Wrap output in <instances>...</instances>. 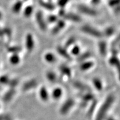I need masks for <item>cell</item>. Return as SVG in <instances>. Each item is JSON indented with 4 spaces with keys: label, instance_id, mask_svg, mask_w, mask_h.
Returning a JSON list of instances; mask_svg holds the SVG:
<instances>
[{
    "label": "cell",
    "instance_id": "d6986e66",
    "mask_svg": "<svg viewBox=\"0 0 120 120\" xmlns=\"http://www.w3.org/2000/svg\"><path fill=\"white\" fill-rule=\"evenodd\" d=\"M109 64H110L111 66H113L118 70V71L120 70V60L118 58L117 56H113L112 55L109 58L108 60Z\"/></svg>",
    "mask_w": 120,
    "mask_h": 120
},
{
    "label": "cell",
    "instance_id": "ba28073f",
    "mask_svg": "<svg viewBox=\"0 0 120 120\" xmlns=\"http://www.w3.org/2000/svg\"><path fill=\"white\" fill-rule=\"evenodd\" d=\"M56 51L58 55L64 59L68 61H71L72 60V57L70 55V52L68 49H66L64 46L62 45H58L56 48Z\"/></svg>",
    "mask_w": 120,
    "mask_h": 120
},
{
    "label": "cell",
    "instance_id": "7a4b0ae2",
    "mask_svg": "<svg viewBox=\"0 0 120 120\" xmlns=\"http://www.w3.org/2000/svg\"><path fill=\"white\" fill-rule=\"evenodd\" d=\"M80 31L83 34L93 38L101 39L103 37L101 31L90 25H82L80 27Z\"/></svg>",
    "mask_w": 120,
    "mask_h": 120
},
{
    "label": "cell",
    "instance_id": "6da1fadb",
    "mask_svg": "<svg viewBox=\"0 0 120 120\" xmlns=\"http://www.w3.org/2000/svg\"><path fill=\"white\" fill-rule=\"evenodd\" d=\"M115 97L112 94H109L106 97V100L103 102L102 105L99 109L96 120H103L107 111L113 103Z\"/></svg>",
    "mask_w": 120,
    "mask_h": 120
},
{
    "label": "cell",
    "instance_id": "30bf717a",
    "mask_svg": "<svg viewBox=\"0 0 120 120\" xmlns=\"http://www.w3.org/2000/svg\"><path fill=\"white\" fill-rule=\"evenodd\" d=\"M95 66V62L92 60H88L80 63L79 69L82 72H87L92 69Z\"/></svg>",
    "mask_w": 120,
    "mask_h": 120
},
{
    "label": "cell",
    "instance_id": "d590c367",
    "mask_svg": "<svg viewBox=\"0 0 120 120\" xmlns=\"http://www.w3.org/2000/svg\"><path fill=\"white\" fill-rule=\"evenodd\" d=\"M70 0H57V5L60 8H64L67 4L70 2Z\"/></svg>",
    "mask_w": 120,
    "mask_h": 120
},
{
    "label": "cell",
    "instance_id": "b9f144b4",
    "mask_svg": "<svg viewBox=\"0 0 120 120\" xmlns=\"http://www.w3.org/2000/svg\"><path fill=\"white\" fill-rule=\"evenodd\" d=\"M4 33H3V31H2V28H1L0 27V38H2L4 37Z\"/></svg>",
    "mask_w": 120,
    "mask_h": 120
},
{
    "label": "cell",
    "instance_id": "60d3db41",
    "mask_svg": "<svg viewBox=\"0 0 120 120\" xmlns=\"http://www.w3.org/2000/svg\"><path fill=\"white\" fill-rule=\"evenodd\" d=\"M101 0H91V3L93 5L96 6L100 4V3L101 2Z\"/></svg>",
    "mask_w": 120,
    "mask_h": 120
},
{
    "label": "cell",
    "instance_id": "74e56055",
    "mask_svg": "<svg viewBox=\"0 0 120 120\" xmlns=\"http://www.w3.org/2000/svg\"><path fill=\"white\" fill-rule=\"evenodd\" d=\"M96 103H97L96 101H94V102L92 103V104L91 105V107H90L89 109V112H88L89 114H91L93 112V111H94V109H95L96 107Z\"/></svg>",
    "mask_w": 120,
    "mask_h": 120
},
{
    "label": "cell",
    "instance_id": "f546056e",
    "mask_svg": "<svg viewBox=\"0 0 120 120\" xmlns=\"http://www.w3.org/2000/svg\"><path fill=\"white\" fill-rule=\"evenodd\" d=\"M63 94L62 88L60 87L55 88L52 92V96L55 100H58L61 98Z\"/></svg>",
    "mask_w": 120,
    "mask_h": 120
},
{
    "label": "cell",
    "instance_id": "f6af8a7d",
    "mask_svg": "<svg viewBox=\"0 0 120 120\" xmlns=\"http://www.w3.org/2000/svg\"><path fill=\"white\" fill-rule=\"evenodd\" d=\"M47 1H52V0H47Z\"/></svg>",
    "mask_w": 120,
    "mask_h": 120
},
{
    "label": "cell",
    "instance_id": "7bdbcfd3",
    "mask_svg": "<svg viewBox=\"0 0 120 120\" xmlns=\"http://www.w3.org/2000/svg\"><path fill=\"white\" fill-rule=\"evenodd\" d=\"M4 18V14H3V12L0 10V21H1Z\"/></svg>",
    "mask_w": 120,
    "mask_h": 120
},
{
    "label": "cell",
    "instance_id": "7c38bea8",
    "mask_svg": "<svg viewBox=\"0 0 120 120\" xmlns=\"http://www.w3.org/2000/svg\"><path fill=\"white\" fill-rule=\"evenodd\" d=\"M75 101L72 98H68L65 101L60 109V112L62 114H66L74 105Z\"/></svg>",
    "mask_w": 120,
    "mask_h": 120
},
{
    "label": "cell",
    "instance_id": "8fae6325",
    "mask_svg": "<svg viewBox=\"0 0 120 120\" xmlns=\"http://www.w3.org/2000/svg\"><path fill=\"white\" fill-rule=\"evenodd\" d=\"M97 47L100 55L102 57H105L108 52V45L107 42L103 40H100L97 43Z\"/></svg>",
    "mask_w": 120,
    "mask_h": 120
},
{
    "label": "cell",
    "instance_id": "9a60e30c",
    "mask_svg": "<svg viewBox=\"0 0 120 120\" xmlns=\"http://www.w3.org/2000/svg\"><path fill=\"white\" fill-rule=\"evenodd\" d=\"M23 6V1L22 0H17L12 4L11 11L14 14H19L22 10Z\"/></svg>",
    "mask_w": 120,
    "mask_h": 120
},
{
    "label": "cell",
    "instance_id": "d6a6232c",
    "mask_svg": "<svg viewBox=\"0 0 120 120\" xmlns=\"http://www.w3.org/2000/svg\"><path fill=\"white\" fill-rule=\"evenodd\" d=\"M3 33H4V36H6L8 38H10L12 37V31L11 28L9 27H4V28H2Z\"/></svg>",
    "mask_w": 120,
    "mask_h": 120
},
{
    "label": "cell",
    "instance_id": "ac0fdd59",
    "mask_svg": "<svg viewBox=\"0 0 120 120\" xmlns=\"http://www.w3.org/2000/svg\"><path fill=\"white\" fill-rule=\"evenodd\" d=\"M92 57V53L90 51H85L81 52L77 57H76V61L78 62L81 63L87 60H90Z\"/></svg>",
    "mask_w": 120,
    "mask_h": 120
},
{
    "label": "cell",
    "instance_id": "277c9868",
    "mask_svg": "<svg viewBox=\"0 0 120 120\" xmlns=\"http://www.w3.org/2000/svg\"><path fill=\"white\" fill-rule=\"evenodd\" d=\"M35 20L40 30L45 32L47 29V23L43 16V12L41 10H38L36 12Z\"/></svg>",
    "mask_w": 120,
    "mask_h": 120
},
{
    "label": "cell",
    "instance_id": "f1b7e54d",
    "mask_svg": "<svg viewBox=\"0 0 120 120\" xmlns=\"http://www.w3.org/2000/svg\"><path fill=\"white\" fill-rule=\"evenodd\" d=\"M46 77L49 82L54 83L57 79L56 73L53 71H48L46 73Z\"/></svg>",
    "mask_w": 120,
    "mask_h": 120
},
{
    "label": "cell",
    "instance_id": "836d02e7",
    "mask_svg": "<svg viewBox=\"0 0 120 120\" xmlns=\"http://www.w3.org/2000/svg\"><path fill=\"white\" fill-rule=\"evenodd\" d=\"M94 95L92 93L90 92H88L87 94H83L82 96V99L83 100V101L85 102H88L90 101L91 100H94Z\"/></svg>",
    "mask_w": 120,
    "mask_h": 120
},
{
    "label": "cell",
    "instance_id": "8992f818",
    "mask_svg": "<svg viewBox=\"0 0 120 120\" xmlns=\"http://www.w3.org/2000/svg\"><path fill=\"white\" fill-rule=\"evenodd\" d=\"M66 26V22L65 21L62 19H59L56 23L54 24V26L52 27L51 32L53 35H56L61 32V31H62L65 28Z\"/></svg>",
    "mask_w": 120,
    "mask_h": 120
},
{
    "label": "cell",
    "instance_id": "7dc6e473",
    "mask_svg": "<svg viewBox=\"0 0 120 120\" xmlns=\"http://www.w3.org/2000/svg\"></svg>",
    "mask_w": 120,
    "mask_h": 120
},
{
    "label": "cell",
    "instance_id": "8d00e7d4",
    "mask_svg": "<svg viewBox=\"0 0 120 120\" xmlns=\"http://www.w3.org/2000/svg\"><path fill=\"white\" fill-rule=\"evenodd\" d=\"M120 0H108L107 4L109 7L113 8L120 5Z\"/></svg>",
    "mask_w": 120,
    "mask_h": 120
},
{
    "label": "cell",
    "instance_id": "484cf974",
    "mask_svg": "<svg viewBox=\"0 0 120 120\" xmlns=\"http://www.w3.org/2000/svg\"><path fill=\"white\" fill-rule=\"evenodd\" d=\"M81 52H82L81 47L79 45L76 44V43L75 45H73L71 48H70V53L72 57H77Z\"/></svg>",
    "mask_w": 120,
    "mask_h": 120
},
{
    "label": "cell",
    "instance_id": "4dcf8cb0",
    "mask_svg": "<svg viewBox=\"0 0 120 120\" xmlns=\"http://www.w3.org/2000/svg\"><path fill=\"white\" fill-rule=\"evenodd\" d=\"M59 17L57 15L55 14H50L48 15L47 19H46L47 23L50 24V25H54L57 22L59 19Z\"/></svg>",
    "mask_w": 120,
    "mask_h": 120
},
{
    "label": "cell",
    "instance_id": "e0dca14e",
    "mask_svg": "<svg viewBox=\"0 0 120 120\" xmlns=\"http://www.w3.org/2000/svg\"><path fill=\"white\" fill-rule=\"evenodd\" d=\"M43 59L47 64H53L57 61V57L55 53L52 52H47L45 53Z\"/></svg>",
    "mask_w": 120,
    "mask_h": 120
},
{
    "label": "cell",
    "instance_id": "e575fe53",
    "mask_svg": "<svg viewBox=\"0 0 120 120\" xmlns=\"http://www.w3.org/2000/svg\"><path fill=\"white\" fill-rule=\"evenodd\" d=\"M19 80L17 79H16V78L11 79H10V81H9L8 86H10V87L11 88H15L18 85H19Z\"/></svg>",
    "mask_w": 120,
    "mask_h": 120
},
{
    "label": "cell",
    "instance_id": "3957f363",
    "mask_svg": "<svg viewBox=\"0 0 120 120\" xmlns=\"http://www.w3.org/2000/svg\"><path fill=\"white\" fill-rule=\"evenodd\" d=\"M77 10L79 13L90 17H95L98 13L95 8L84 4H79L77 5Z\"/></svg>",
    "mask_w": 120,
    "mask_h": 120
},
{
    "label": "cell",
    "instance_id": "f35d334b",
    "mask_svg": "<svg viewBox=\"0 0 120 120\" xmlns=\"http://www.w3.org/2000/svg\"><path fill=\"white\" fill-rule=\"evenodd\" d=\"M0 120H10V117L8 115H0Z\"/></svg>",
    "mask_w": 120,
    "mask_h": 120
},
{
    "label": "cell",
    "instance_id": "603a6c76",
    "mask_svg": "<svg viewBox=\"0 0 120 120\" xmlns=\"http://www.w3.org/2000/svg\"><path fill=\"white\" fill-rule=\"evenodd\" d=\"M34 12V7L31 4L26 6L23 10V16L26 18H30Z\"/></svg>",
    "mask_w": 120,
    "mask_h": 120
},
{
    "label": "cell",
    "instance_id": "4316f807",
    "mask_svg": "<svg viewBox=\"0 0 120 120\" xmlns=\"http://www.w3.org/2000/svg\"><path fill=\"white\" fill-rule=\"evenodd\" d=\"M76 43V38L73 36L69 37L67 39L66 41L64 43V46L66 49H68L71 48L73 45H75Z\"/></svg>",
    "mask_w": 120,
    "mask_h": 120
},
{
    "label": "cell",
    "instance_id": "ab89813d",
    "mask_svg": "<svg viewBox=\"0 0 120 120\" xmlns=\"http://www.w3.org/2000/svg\"><path fill=\"white\" fill-rule=\"evenodd\" d=\"M113 12L115 13V14H116V15H118L120 13V5L114 7L113 8Z\"/></svg>",
    "mask_w": 120,
    "mask_h": 120
},
{
    "label": "cell",
    "instance_id": "ee69618b",
    "mask_svg": "<svg viewBox=\"0 0 120 120\" xmlns=\"http://www.w3.org/2000/svg\"><path fill=\"white\" fill-rule=\"evenodd\" d=\"M107 120H115L114 118H113L112 117H108Z\"/></svg>",
    "mask_w": 120,
    "mask_h": 120
},
{
    "label": "cell",
    "instance_id": "5b68a950",
    "mask_svg": "<svg viewBox=\"0 0 120 120\" xmlns=\"http://www.w3.org/2000/svg\"><path fill=\"white\" fill-rule=\"evenodd\" d=\"M25 47L28 53H31L34 50L35 47V41L34 35L31 33H28L26 34L25 38Z\"/></svg>",
    "mask_w": 120,
    "mask_h": 120
},
{
    "label": "cell",
    "instance_id": "1f68e13d",
    "mask_svg": "<svg viewBox=\"0 0 120 120\" xmlns=\"http://www.w3.org/2000/svg\"><path fill=\"white\" fill-rule=\"evenodd\" d=\"M11 78L7 74H4L0 76V85H8Z\"/></svg>",
    "mask_w": 120,
    "mask_h": 120
},
{
    "label": "cell",
    "instance_id": "5bb4252c",
    "mask_svg": "<svg viewBox=\"0 0 120 120\" xmlns=\"http://www.w3.org/2000/svg\"><path fill=\"white\" fill-rule=\"evenodd\" d=\"M37 85H38V81L37 79H32L25 82L22 86V88L23 91H27L36 87Z\"/></svg>",
    "mask_w": 120,
    "mask_h": 120
},
{
    "label": "cell",
    "instance_id": "7402d4cb",
    "mask_svg": "<svg viewBox=\"0 0 120 120\" xmlns=\"http://www.w3.org/2000/svg\"><path fill=\"white\" fill-rule=\"evenodd\" d=\"M39 96L42 100L46 101L49 98V94L46 87L42 86L39 90Z\"/></svg>",
    "mask_w": 120,
    "mask_h": 120
},
{
    "label": "cell",
    "instance_id": "52a82bcc",
    "mask_svg": "<svg viewBox=\"0 0 120 120\" xmlns=\"http://www.w3.org/2000/svg\"><path fill=\"white\" fill-rule=\"evenodd\" d=\"M62 19H64L65 21H68L72 22H74V23H79L82 21L81 17L79 15L67 11L64 13Z\"/></svg>",
    "mask_w": 120,
    "mask_h": 120
},
{
    "label": "cell",
    "instance_id": "cb8c5ba5",
    "mask_svg": "<svg viewBox=\"0 0 120 120\" xmlns=\"http://www.w3.org/2000/svg\"><path fill=\"white\" fill-rule=\"evenodd\" d=\"M21 57L19 54H12L9 58V61L10 64L13 66H16L21 62Z\"/></svg>",
    "mask_w": 120,
    "mask_h": 120
},
{
    "label": "cell",
    "instance_id": "d4e9b609",
    "mask_svg": "<svg viewBox=\"0 0 120 120\" xmlns=\"http://www.w3.org/2000/svg\"><path fill=\"white\" fill-rule=\"evenodd\" d=\"M102 32L103 37H111L115 34V29L113 26H107Z\"/></svg>",
    "mask_w": 120,
    "mask_h": 120
},
{
    "label": "cell",
    "instance_id": "44dd1931",
    "mask_svg": "<svg viewBox=\"0 0 120 120\" xmlns=\"http://www.w3.org/2000/svg\"><path fill=\"white\" fill-rule=\"evenodd\" d=\"M92 82L95 89L98 91H101L103 87V82L100 78L95 77L92 79Z\"/></svg>",
    "mask_w": 120,
    "mask_h": 120
},
{
    "label": "cell",
    "instance_id": "bcb514c9",
    "mask_svg": "<svg viewBox=\"0 0 120 120\" xmlns=\"http://www.w3.org/2000/svg\"><path fill=\"white\" fill-rule=\"evenodd\" d=\"M23 1H27V0H22Z\"/></svg>",
    "mask_w": 120,
    "mask_h": 120
},
{
    "label": "cell",
    "instance_id": "2e32d148",
    "mask_svg": "<svg viewBox=\"0 0 120 120\" xmlns=\"http://www.w3.org/2000/svg\"><path fill=\"white\" fill-rule=\"evenodd\" d=\"M72 85L75 88L82 91H87V92H91V88L88 87L87 85L83 82L79 81H75L73 82Z\"/></svg>",
    "mask_w": 120,
    "mask_h": 120
},
{
    "label": "cell",
    "instance_id": "4fadbf2b",
    "mask_svg": "<svg viewBox=\"0 0 120 120\" xmlns=\"http://www.w3.org/2000/svg\"><path fill=\"white\" fill-rule=\"evenodd\" d=\"M59 71L62 76L67 78H71L72 76L71 68L66 64H61L59 67Z\"/></svg>",
    "mask_w": 120,
    "mask_h": 120
},
{
    "label": "cell",
    "instance_id": "9c48e42d",
    "mask_svg": "<svg viewBox=\"0 0 120 120\" xmlns=\"http://www.w3.org/2000/svg\"><path fill=\"white\" fill-rule=\"evenodd\" d=\"M38 4L40 7L49 12L55 11L56 8V6L53 3L47 0H38Z\"/></svg>",
    "mask_w": 120,
    "mask_h": 120
},
{
    "label": "cell",
    "instance_id": "ffe728a7",
    "mask_svg": "<svg viewBox=\"0 0 120 120\" xmlns=\"http://www.w3.org/2000/svg\"><path fill=\"white\" fill-rule=\"evenodd\" d=\"M16 94V90L15 88H10V90H8L5 94H4V96H3V100L4 101L7 102L11 101L13 97Z\"/></svg>",
    "mask_w": 120,
    "mask_h": 120
},
{
    "label": "cell",
    "instance_id": "83f0119b",
    "mask_svg": "<svg viewBox=\"0 0 120 120\" xmlns=\"http://www.w3.org/2000/svg\"><path fill=\"white\" fill-rule=\"evenodd\" d=\"M22 48L21 46L18 45H13V46H9L7 49V52L9 53L12 54H19L22 51Z\"/></svg>",
    "mask_w": 120,
    "mask_h": 120
}]
</instances>
